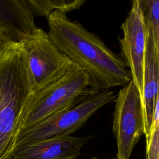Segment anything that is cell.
<instances>
[{"mask_svg": "<svg viewBox=\"0 0 159 159\" xmlns=\"http://www.w3.org/2000/svg\"><path fill=\"white\" fill-rule=\"evenodd\" d=\"M31 93L52 84L64 75L73 62L41 28L22 43Z\"/></svg>", "mask_w": 159, "mask_h": 159, "instance_id": "obj_5", "label": "cell"}, {"mask_svg": "<svg viewBox=\"0 0 159 159\" xmlns=\"http://www.w3.org/2000/svg\"><path fill=\"white\" fill-rule=\"evenodd\" d=\"M94 91L89 75L73 63L58 80L30 94L20 119V134L45 119L75 107Z\"/></svg>", "mask_w": 159, "mask_h": 159, "instance_id": "obj_3", "label": "cell"}, {"mask_svg": "<svg viewBox=\"0 0 159 159\" xmlns=\"http://www.w3.org/2000/svg\"><path fill=\"white\" fill-rule=\"evenodd\" d=\"M14 43L4 30L0 29V57Z\"/></svg>", "mask_w": 159, "mask_h": 159, "instance_id": "obj_14", "label": "cell"}, {"mask_svg": "<svg viewBox=\"0 0 159 159\" xmlns=\"http://www.w3.org/2000/svg\"><path fill=\"white\" fill-rule=\"evenodd\" d=\"M47 19L50 40L87 72L94 90L124 86L132 80L124 59L96 35L57 11L51 12Z\"/></svg>", "mask_w": 159, "mask_h": 159, "instance_id": "obj_1", "label": "cell"}, {"mask_svg": "<svg viewBox=\"0 0 159 159\" xmlns=\"http://www.w3.org/2000/svg\"><path fill=\"white\" fill-rule=\"evenodd\" d=\"M114 102L112 130L117 140L116 159H129L144 134L142 99L132 80L119 90Z\"/></svg>", "mask_w": 159, "mask_h": 159, "instance_id": "obj_6", "label": "cell"}, {"mask_svg": "<svg viewBox=\"0 0 159 159\" xmlns=\"http://www.w3.org/2000/svg\"><path fill=\"white\" fill-rule=\"evenodd\" d=\"M120 29L123 37L119 39V42L124 61L129 67L132 80L142 99L147 32L139 0L132 2L130 12Z\"/></svg>", "mask_w": 159, "mask_h": 159, "instance_id": "obj_7", "label": "cell"}, {"mask_svg": "<svg viewBox=\"0 0 159 159\" xmlns=\"http://www.w3.org/2000/svg\"><path fill=\"white\" fill-rule=\"evenodd\" d=\"M35 16H44L57 11L66 14L67 12L80 8L84 0H27Z\"/></svg>", "mask_w": 159, "mask_h": 159, "instance_id": "obj_11", "label": "cell"}, {"mask_svg": "<svg viewBox=\"0 0 159 159\" xmlns=\"http://www.w3.org/2000/svg\"><path fill=\"white\" fill-rule=\"evenodd\" d=\"M116 98L114 93L109 89L94 91L75 107L58 112L20 133L16 146L71 135L79 130L98 109L114 102Z\"/></svg>", "mask_w": 159, "mask_h": 159, "instance_id": "obj_4", "label": "cell"}, {"mask_svg": "<svg viewBox=\"0 0 159 159\" xmlns=\"http://www.w3.org/2000/svg\"><path fill=\"white\" fill-rule=\"evenodd\" d=\"M90 159H98L97 157H93L92 158H91ZM110 159H116V158H110Z\"/></svg>", "mask_w": 159, "mask_h": 159, "instance_id": "obj_15", "label": "cell"}, {"mask_svg": "<svg viewBox=\"0 0 159 159\" xmlns=\"http://www.w3.org/2000/svg\"><path fill=\"white\" fill-rule=\"evenodd\" d=\"M30 93L24 53L21 44L14 43L0 57V159L11 158Z\"/></svg>", "mask_w": 159, "mask_h": 159, "instance_id": "obj_2", "label": "cell"}, {"mask_svg": "<svg viewBox=\"0 0 159 159\" xmlns=\"http://www.w3.org/2000/svg\"><path fill=\"white\" fill-rule=\"evenodd\" d=\"M159 51L149 35L147 34L143 77L142 107L144 122V134H148L152 116L158 95Z\"/></svg>", "mask_w": 159, "mask_h": 159, "instance_id": "obj_10", "label": "cell"}, {"mask_svg": "<svg viewBox=\"0 0 159 159\" xmlns=\"http://www.w3.org/2000/svg\"><path fill=\"white\" fill-rule=\"evenodd\" d=\"M94 136L63 135L17 145L11 159H76Z\"/></svg>", "mask_w": 159, "mask_h": 159, "instance_id": "obj_8", "label": "cell"}, {"mask_svg": "<svg viewBox=\"0 0 159 159\" xmlns=\"http://www.w3.org/2000/svg\"><path fill=\"white\" fill-rule=\"evenodd\" d=\"M27 0H0V29L15 43L33 35L38 27Z\"/></svg>", "mask_w": 159, "mask_h": 159, "instance_id": "obj_9", "label": "cell"}, {"mask_svg": "<svg viewBox=\"0 0 159 159\" xmlns=\"http://www.w3.org/2000/svg\"><path fill=\"white\" fill-rule=\"evenodd\" d=\"M145 137V159H159V120L152 122L150 132Z\"/></svg>", "mask_w": 159, "mask_h": 159, "instance_id": "obj_13", "label": "cell"}, {"mask_svg": "<svg viewBox=\"0 0 159 159\" xmlns=\"http://www.w3.org/2000/svg\"><path fill=\"white\" fill-rule=\"evenodd\" d=\"M147 34L159 51V1L139 0Z\"/></svg>", "mask_w": 159, "mask_h": 159, "instance_id": "obj_12", "label": "cell"}, {"mask_svg": "<svg viewBox=\"0 0 159 159\" xmlns=\"http://www.w3.org/2000/svg\"><path fill=\"white\" fill-rule=\"evenodd\" d=\"M9 159H11V158H9Z\"/></svg>", "mask_w": 159, "mask_h": 159, "instance_id": "obj_16", "label": "cell"}]
</instances>
